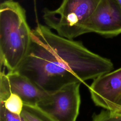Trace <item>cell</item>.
Segmentation results:
<instances>
[{"label": "cell", "instance_id": "obj_1", "mask_svg": "<svg viewBox=\"0 0 121 121\" xmlns=\"http://www.w3.org/2000/svg\"><path fill=\"white\" fill-rule=\"evenodd\" d=\"M113 69L109 59L91 52L82 42L63 37L38 23L32 30L28 51L15 71L49 93L94 79Z\"/></svg>", "mask_w": 121, "mask_h": 121}, {"label": "cell", "instance_id": "obj_2", "mask_svg": "<svg viewBox=\"0 0 121 121\" xmlns=\"http://www.w3.org/2000/svg\"><path fill=\"white\" fill-rule=\"evenodd\" d=\"M32 30L25 9L17 1L6 0L0 6V61L8 72L15 71L26 57Z\"/></svg>", "mask_w": 121, "mask_h": 121}, {"label": "cell", "instance_id": "obj_3", "mask_svg": "<svg viewBox=\"0 0 121 121\" xmlns=\"http://www.w3.org/2000/svg\"><path fill=\"white\" fill-rule=\"evenodd\" d=\"M100 0H62L55 9H44L45 25L63 37L73 39L86 34V25Z\"/></svg>", "mask_w": 121, "mask_h": 121}, {"label": "cell", "instance_id": "obj_4", "mask_svg": "<svg viewBox=\"0 0 121 121\" xmlns=\"http://www.w3.org/2000/svg\"><path fill=\"white\" fill-rule=\"evenodd\" d=\"M81 83L70 84L47 92L37 106L56 121H76L80 105Z\"/></svg>", "mask_w": 121, "mask_h": 121}, {"label": "cell", "instance_id": "obj_5", "mask_svg": "<svg viewBox=\"0 0 121 121\" xmlns=\"http://www.w3.org/2000/svg\"><path fill=\"white\" fill-rule=\"evenodd\" d=\"M85 28L86 33L107 37L121 34V8L116 0H100Z\"/></svg>", "mask_w": 121, "mask_h": 121}, {"label": "cell", "instance_id": "obj_6", "mask_svg": "<svg viewBox=\"0 0 121 121\" xmlns=\"http://www.w3.org/2000/svg\"><path fill=\"white\" fill-rule=\"evenodd\" d=\"M47 92L39 88L24 75L16 71L0 73V101L5 100L11 93L19 95L24 104L37 105Z\"/></svg>", "mask_w": 121, "mask_h": 121}, {"label": "cell", "instance_id": "obj_7", "mask_svg": "<svg viewBox=\"0 0 121 121\" xmlns=\"http://www.w3.org/2000/svg\"><path fill=\"white\" fill-rule=\"evenodd\" d=\"M88 88L96 106L115 111L121 98V67L95 78Z\"/></svg>", "mask_w": 121, "mask_h": 121}, {"label": "cell", "instance_id": "obj_8", "mask_svg": "<svg viewBox=\"0 0 121 121\" xmlns=\"http://www.w3.org/2000/svg\"><path fill=\"white\" fill-rule=\"evenodd\" d=\"M21 115L26 121H56L35 105L24 104Z\"/></svg>", "mask_w": 121, "mask_h": 121}, {"label": "cell", "instance_id": "obj_9", "mask_svg": "<svg viewBox=\"0 0 121 121\" xmlns=\"http://www.w3.org/2000/svg\"><path fill=\"white\" fill-rule=\"evenodd\" d=\"M0 102L9 111L19 115L21 114L24 104L21 98L14 93H11L5 100L0 101Z\"/></svg>", "mask_w": 121, "mask_h": 121}, {"label": "cell", "instance_id": "obj_10", "mask_svg": "<svg viewBox=\"0 0 121 121\" xmlns=\"http://www.w3.org/2000/svg\"><path fill=\"white\" fill-rule=\"evenodd\" d=\"M92 121H121V114L113 111L103 110L93 115Z\"/></svg>", "mask_w": 121, "mask_h": 121}, {"label": "cell", "instance_id": "obj_11", "mask_svg": "<svg viewBox=\"0 0 121 121\" xmlns=\"http://www.w3.org/2000/svg\"><path fill=\"white\" fill-rule=\"evenodd\" d=\"M0 121H26L21 114H17L7 110L0 102Z\"/></svg>", "mask_w": 121, "mask_h": 121}, {"label": "cell", "instance_id": "obj_12", "mask_svg": "<svg viewBox=\"0 0 121 121\" xmlns=\"http://www.w3.org/2000/svg\"><path fill=\"white\" fill-rule=\"evenodd\" d=\"M121 108V98L120 99V101H119V103H118V104L117 109L116 110H118L119 109H120V108Z\"/></svg>", "mask_w": 121, "mask_h": 121}, {"label": "cell", "instance_id": "obj_13", "mask_svg": "<svg viewBox=\"0 0 121 121\" xmlns=\"http://www.w3.org/2000/svg\"><path fill=\"white\" fill-rule=\"evenodd\" d=\"M113 112H117V113H119V114H121V108H120V109H119L118 110H116V111H113Z\"/></svg>", "mask_w": 121, "mask_h": 121}, {"label": "cell", "instance_id": "obj_14", "mask_svg": "<svg viewBox=\"0 0 121 121\" xmlns=\"http://www.w3.org/2000/svg\"><path fill=\"white\" fill-rule=\"evenodd\" d=\"M116 1H117L118 3L119 4V6H120V7L121 8V0H116Z\"/></svg>", "mask_w": 121, "mask_h": 121}]
</instances>
